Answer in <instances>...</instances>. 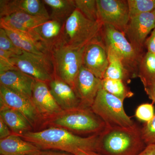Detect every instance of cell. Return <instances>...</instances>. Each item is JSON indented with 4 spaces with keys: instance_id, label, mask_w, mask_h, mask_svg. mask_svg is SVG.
<instances>
[{
    "instance_id": "obj_1",
    "label": "cell",
    "mask_w": 155,
    "mask_h": 155,
    "mask_svg": "<svg viewBox=\"0 0 155 155\" xmlns=\"http://www.w3.org/2000/svg\"><path fill=\"white\" fill-rule=\"evenodd\" d=\"M99 135L81 136L60 127H51L19 136L40 150H54L74 155L78 150L96 152Z\"/></svg>"
},
{
    "instance_id": "obj_2",
    "label": "cell",
    "mask_w": 155,
    "mask_h": 155,
    "mask_svg": "<svg viewBox=\"0 0 155 155\" xmlns=\"http://www.w3.org/2000/svg\"><path fill=\"white\" fill-rule=\"evenodd\" d=\"M141 127H106L99 134L96 152L101 155H138L147 147Z\"/></svg>"
},
{
    "instance_id": "obj_3",
    "label": "cell",
    "mask_w": 155,
    "mask_h": 155,
    "mask_svg": "<svg viewBox=\"0 0 155 155\" xmlns=\"http://www.w3.org/2000/svg\"><path fill=\"white\" fill-rule=\"evenodd\" d=\"M43 126L64 128L75 134L99 135L105 129V122L91 108L79 107L63 111L45 121Z\"/></svg>"
},
{
    "instance_id": "obj_4",
    "label": "cell",
    "mask_w": 155,
    "mask_h": 155,
    "mask_svg": "<svg viewBox=\"0 0 155 155\" xmlns=\"http://www.w3.org/2000/svg\"><path fill=\"white\" fill-rule=\"evenodd\" d=\"M86 46L74 47L62 42L50 52L54 78L68 84L73 89L75 79L82 65Z\"/></svg>"
},
{
    "instance_id": "obj_5",
    "label": "cell",
    "mask_w": 155,
    "mask_h": 155,
    "mask_svg": "<svg viewBox=\"0 0 155 155\" xmlns=\"http://www.w3.org/2000/svg\"><path fill=\"white\" fill-rule=\"evenodd\" d=\"M101 38L106 48L112 50L121 59L132 78L137 77L139 66L143 55L132 45L125 34L111 25H104Z\"/></svg>"
},
{
    "instance_id": "obj_6",
    "label": "cell",
    "mask_w": 155,
    "mask_h": 155,
    "mask_svg": "<svg viewBox=\"0 0 155 155\" xmlns=\"http://www.w3.org/2000/svg\"><path fill=\"white\" fill-rule=\"evenodd\" d=\"M103 25L91 21L76 9L64 23L63 42L74 47L85 46L101 36Z\"/></svg>"
},
{
    "instance_id": "obj_7",
    "label": "cell",
    "mask_w": 155,
    "mask_h": 155,
    "mask_svg": "<svg viewBox=\"0 0 155 155\" xmlns=\"http://www.w3.org/2000/svg\"><path fill=\"white\" fill-rule=\"evenodd\" d=\"M123 102L101 89L91 110L105 123L107 127H131L135 122L125 113Z\"/></svg>"
},
{
    "instance_id": "obj_8",
    "label": "cell",
    "mask_w": 155,
    "mask_h": 155,
    "mask_svg": "<svg viewBox=\"0 0 155 155\" xmlns=\"http://www.w3.org/2000/svg\"><path fill=\"white\" fill-rule=\"evenodd\" d=\"M14 67L35 80L47 83L54 78V67L50 54L39 55L23 51L11 59Z\"/></svg>"
},
{
    "instance_id": "obj_9",
    "label": "cell",
    "mask_w": 155,
    "mask_h": 155,
    "mask_svg": "<svg viewBox=\"0 0 155 155\" xmlns=\"http://www.w3.org/2000/svg\"><path fill=\"white\" fill-rule=\"evenodd\" d=\"M98 21L125 33L130 20L128 3L125 0H96Z\"/></svg>"
},
{
    "instance_id": "obj_10",
    "label": "cell",
    "mask_w": 155,
    "mask_h": 155,
    "mask_svg": "<svg viewBox=\"0 0 155 155\" xmlns=\"http://www.w3.org/2000/svg\"><path fill=\"white\" fill-rule=\"evenodd\" d=\"M0 103L22 114L33 127L43 124L30 98L2 85H0Z\"/></svg>"
},
{
    "instance_id": "obj_11",
    "label": "cell",
    "mask_w": 155,
    "mask_h": 155,
    "mask_svg": "<svg viewBox=\"0 0 155 155\" xmlns=\"http://www.w3.org/2000/svg\"><path fill=\"white\" fill-rule=\"evenodd\" d=\"M108 65L107 53L101 36L88 43L84 52L82 66L102 80Z\"/></svg>"
},
{
    "instance_id": "obj_12",
    "label": "cell",
    "mask_w": 155,
    "mask_h": 155,
    "mask_svg": "<svg viewBox=\"0 0 155 155\" xmlns=\"http://www.w3.org/2000/svg\"><path fill=\"white\" fill-rule=\"evenodd\" d=\"M155 27V9L130 19L125 34L132 45L142 53L147 36Z\"/></svg>"
},
{
    "instance_id": "obj_13",
    "label": "cell",
    "mask_w": 155,
    "mask_h": 155,
    "mask_svg": "<svg viewBox=\"0 0 155 155\" xmlns=\"http://www.w3.org/2000/svg\"><path fill=\"white\" fill-rule=\"evenodd\" d=\"M102 88V79L82 65L75 79L74 87L80 101V107L91 108L98 92Z\"/></svg>"
},
{
    "instance_id": "obj_14",
    "label": "cell",
    "mask_w": 155,
    "mask_h": 155,
    "mask_svg": "<svg viewBox=\"0 0 155 155\" xmlns=\"http://www.w3.org/2000/svg\"><path fill=\"white\" fill-rule=\"evenodd\" d=\"M31 99L44 122L64 111L56 102L48 84L43 81L35 79Z\"/></svg>"
},
{
    "instance_id": "obj_15",
    "label": "cell",
    "mask_w": 155,
    "mask_h": 155,
    "mask_svg": "<svg viewBox=\"0 0 155 155\" xmlns=\"http://www.w3.org/2000/svg\"><path fill=\"white\" fill-rule=\"evenodd\" d=\"M45 5L40 0H1L0 19L17 12L50 19Z\"/></svg>"
},
{
    "instance_id": "obj_16",
    "label": "cell",
    "mask_w": 155,
    "mask_h": 155,
    "mask_svg": "<svg viewBox=\"0 0 155 155\" xmlns=\"http://www.w3.org/2000/svg\"><path fill=\"white\" fill-rule=\"evenodd\" d=\"M64 23L59 20L50 19L34 29L35 38L49 52L56 46L64 42Z\"/></svg>"
},
{
    "instance_id": "obj_17",
    "label": "cell",
    "mask_w": 155,
    "mask_h": 155,
    "mask_svg": "<svg viewBox=\"0 0 155 155\" xmlns=\"http://www.w3.org/2000/svg\"><path fill=\"white\" fill-rule=\"evenodd\" d=\"M48 84L51 93L62 110H69L80 107V100L68 84L56 78Z\"/></svg>"
},
{
    "instance_id": "obj_18",
    "label": "cell",
    "mask_w": 155,
    "mask_h": 155,
    "mask_svg": "<svg viewBox=\"0 0 155 155\" xmlns=\"http://www.w3.org/2000/svg\"><path fill=\"white\" fill-rule=\"evenodd\" d=\"M35 80L33 78L19 70L0 72L1 85L21 94L31 99Z\"/></svg>"
},
{
    "instance_id": "obj_19",
    "label": "cell",
    "mask_w": 155,
    "mask_h": 155,
    "mask_svg": "<svg viewBox=\"0 0 155 155\" xmlns=\"http://www.w3.org/2000/svg\"><path fill=\"white\" fill-rule=\"evenodd\" d=\"M49 19L46 17L17 12L1 18L0 23L23 33L30 35L36 40L34 35V29Z\"/></svg>"
},
{
    "instance_id": "obj_20",
    "label": "cell",
    "mask_w": 155,
    "mask_h": 155,
    "mask_svg": "<svg viewBox=\"0 0 155 155\" xmlns=\"http://www.w3.org/2000/svg\"><path fill=\"white\" fill-rule=\"evenodd\" d=\"M1 28L5 31L7 35L19 49L27 52L39 55L50 54V53L41 43L36 40L30 35L10 28L0 23Z\"/></svg>"
},
{
    "instance_id": "obj_21",
    "label": "cell",
    "mask_w": 155,
    "mask_h": 155,
    "mask_svg": "<svg viewBox=\"0 0 155 155\" xmlns=\"http://www.w3.org/2000/svg\"><path fill=\"white\" fill-rule=\"evenodd\" d=\"M0 118L8 125L12 134L20 136L33 131V127L25 116L2 103H0Z\"/></svg>"
},
{
    "instance_id": "obj_22",
    "label": "cell",
    "mask_w": 155,
    "mask_h": 155,
    "mask_svg": "<svg viewBox=\"0 0 155 155\" xmlns=\"http://www.w3.org/2000/svg\"><path fill=\"white\" fill-rule=\"evenodd\" d=\"M40 150L35 145L19 135L12 134L0 140V154L2 155H29Z\"/></svg>"
},
{
    "instance_id": "obj_23",
    "label": "cell",
    "mask_w": 155,
    "mask_h": 155,
    "mask_svg": "<svg viewBox=\"0 0 155 155\" xmlns=\"http://www.w3.org/2000/svg\"><path fill=\"white\" fill-rule=\"evenodd\" d=\"M106 48L107 53L109 65L104 78L122 81L126 84L130 83L132 76L125 69L121 59L112 50Z\"/></svg>"
},
{
    "instance_id": "obj_24",
    "label": "cell",
    "mask_w": 155,
    "mask_h": 155,
    "mask_svg": "<svg viewBox=\"0 0 155 155\" xmlns=\"http://www.w3.org/2000/svg\"><path fill=\"white\" fill-rule=\"evenodd\" d=\"M45 5L51 9L50 19L65 21L76 9L75 0H43Z\"/></svg>"
},
{
    "instance_id": "obj_25",
    "label": "cell",
    "mask_w": 155,
    "mask_h": 155,
    "mask_svg": "<svg viewBox=\"0 0 155 155\" xmlns=\"http://www.w3.org/2000/svg\"><path fill=\"white\" fill-rule=\"evenodd\" d=\"M145 87L151 86L155 83V54L147 51L143 55L140 63L138 76Z\"/></svg>"
},
{
    "instance_id": "obj_26",
    "label": "cell",
    "mask_w": 155,
    "mask_h": 155,
    "mask_svg": "<svg viewBox=\"0 0 155 155\" xmlns=\"http://www.w3.org/2000/svg\"><path fill=\"white\" fill-rule=\"evenodd\" d=\"M102 85L103 89L123 101L134 96L133 93L122 81L104 78L102 80Z\"/></svg>"
},
{
    "instance_id": "obj_27",
    "label": "cell",
    "mask_w": 155,
    "mask_h": 155,
    "mask_svg": "<svg viewBox=\"0 0 155 155\" xmlns=\"http://www.w3.org/2000/svg\"><path fill=\"white\" fill-rule=\"evenodd\" d=\"M130 19L155 9V0H127Z\"/></svg>"
},
{
    "instance_id": "obj_28",
    "label": "cell",
    "mask_w": 155,
    "mask_h": 155,
    "mask_svg": "<svg viewBox=\"0 0 155 155\" xmlns=\"http://www.w3.org/2000/svg\"><path fill=\"white\" fill-rule=\"evenodd\" d=\"M76 9L87 18L99 22L96 0H75Z\"/></svg>"
},
{
    "instance_id": "obj_29",
    "label": "cell",
    "mask_w": 155,
    "mask_h": 155,
    "mask_svg": "<svg viewBox=\"0 0 155 155\" xmlns=\"http://www.w3.org/2000/svg\"><path fill=\"white\" fill-rule=\"evenodd\" d=\"M0 49L10 52L15 55H19L23 52L14 44L2 28H0Z\"/></svg>"
},
{
    "instance_id": "obj_30",
    "label": "cell",
    "mask_w": 155,
    "mask_h": 155,
    "mask_svg": "<svg viewBox=\"0 0 155 155\" xmlns=\"http://www.w3.org/2000/svg\"><path fill=\"white\" fill-rule=\"evenodd\" d=\"M142 137L147 145L155 143V114L150 121L141 127Z\"/></svg>"
},
{
    "instance_id": "obj_31",
    "label": "cell",
    "mask_w": 155,
    "mask_h": 155,
    "mask_svg": "<svg viewBox=\"0 0 155 155\" xmlns=\"http://www.w3.org/2000/svg\"><path fill=\"white\" fill-rule=\"evenodd\" d=\"M153 104H144L139 106L136 110L135 116L138 120L145 123L150 121L155 115Z\"/></svg>"
},
{
    "instance_id": "obj_32",
    "label": "cell",
    "mask_w": 155,
    "mask_h": 155,
    "mask_svg": "<svg viewBox=\"0 0 155 155\" xmlns=\"http://www.w3.org/2000/svg\"><path fill=\"white\" fill-rule=\"evenodd\" d=\"M14 55L13 53L0 49V72L18 70L11 61V58Z\"/></svg>"
},
{
    "instance_id": "obj_33",
    "label": "cell",
    "mask_w": 155,
    "mask_h": 155,
    "mask_svg": "<svg viewBox=\"0 0 155 155\" xmlns=\"http://www.w3.org/2000/svg\"><path fill=\"white\" fill-rule=\"evenodd\" d=\"M29 155H75L70 153L54 150H41Z\"/></svg>"
},
{
    "instance_id": "obj_34",
    "label": "cell",
    "mask_w": 155,
    "mask_h": 155,
    "mask_svg": "<svg viewBox=\"0 0 155 155\" xmlns=\"http://www.w3.org/2000/svg\"><path fill=\"white\" fill-rule=\"evenodd\" d=\"M145 45L147 51L155 54V27L153 29L150 36L146 40Z\"/></svg>"
},
{
    "instance_id": "obj_35",
    "label": "cell",
    "mask_w": 155,
    "mask_h": 155,
    "mask_svg": "<svg viewBox=\"0 0 155 155\" xmlns=\"http://www.w3.org/2000/svg\"><path fill=\"white\" fill-rule=\"evenodd\" d=\"M12 134L8 125L0 118V140L5 138Z\"/></svg>"
},
{
    "instance_id": "obj_36",
    "label": "cell",
    "mask_w": 155,
    "mask_h": 155,
    "mask_svg": "<svg viewBox=\"0 0 155 155\" xmlns=\"http://www.w3.org/2000/svg\"><path fill=\"white\" fill-rule=\"evenodd\" d=\"M145 91L150 99L155 104V86H149L144 87Z\"/></svg>"
},
{
    "instance_id": "obj_37",
    "label": "cell",
    "mask_w": 155,
    "mask_h": 155,
    "mask_svg": "<svg viewBox=\"0 0 155 155\" xmlns=\"http://www.w3.org/2000/svg\"><path fill=\"white\" fill-rule=\"evenodd\" d=\"M138 155H155V143L148 145Z\"/></svg>"
},
{
    "instance_id": "obj_38",
    "label": "cell",
    "mask_w": 155,
    "mask_h": 155,
    "mask_svg": "<svg viewBox=\"0 0 155 155\" xmlns=\"http://www.w3.org/2000/svg\"><path fill=\"white\" fill-rule=\"evenodd\" d=\"M75 155H101L96 152L78 150L74 154Z\"/></svg>"
},
{
    "instance_id": "obj_39",
    "label": "cell",
    "mask_w": 155,
    "mask_h": 155,
    "mask_svg": "<svg viewBox=\"0 0 155 155\" xmlns=\"http://www.w3.org/2000/svg\"><path fill=\"white\" fill-rule=\"evenodd\" d=\"M152 86V85H151ZM153 86H155V83L154 84H153Z\"/></svg>"
},
{
    "instance_id": "obj_40",
    "label": "cell",
    "mask_w": 155,
    "mask_h": 155,
    "mask_svg": "<svg viewBox=\"0 0 155 155\" xmlns=\"http://www.w3.org/2000/svg\"></svg>"
}]
</instances>
